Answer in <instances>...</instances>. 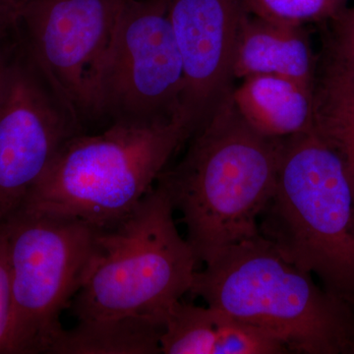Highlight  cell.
I'll return each mask as SVG.
<instances>
[{
    "instance_id": "cell-10",
    "label": "cell",
    "mask_w": 354,
    "mask_h": 354,
    "mask_svg": "<svg viewBox=\"0 0 354 354\" xmlns=\"http://www.w3.org/2000/svg\"><path fill=\"white\" fill-rule=\"evenodd\" d=\"M183 58V113L195 132L234 88V57L244 14L242 0H167Z\"/></svg>"
},
{
    "instance_id": "cell-4",
    "label": "cell",
    "mask_w": 354,
    "mask_h": 354,
    "mask_svg": "<svg viewBox=\"0 0 354 354\" xmlns=\"http://www.w3.org/2000/svg\"><path fill=\"white\" fill-rule=\"evenodd\" d=\"M260 234L354 309V190L341 156L316 130L283 139Z\"/></svg>"
},
{
    "instance_id": "cell-3",
    "label": "cell",
    "mask_w": 354,
    "mask_h": 354,
    "mask_svg": "<svg viewBox=\"0 0 354 354\" xmlns=\"http://www.w3.org/2000/svg\"><path fill=\"white\" fill-rule=\"evenodd\" d=\"M194 134L183 114L115 120L104 132L67 140L21 208L113 227L155 185L172 156Z\"/></svg>"
},
{
    "instance_id": "cell-17",
    "label": "cell",
    "mask_w": 354,
    "mask_h": 354,
    "mask_svg": "<svg viewBox=\"0 0 354 354\" xmlns=\"http://www.w3.org/2000/svg\"><path fill=\"white\" fill-rule=\"evenodd\" d=\"M11 322H12V288L6 228L0 221V354H11Z\"/></svg>"
},
{
    "instance_id": "cell-12",
    "label": "cell",
    "mask_w": 354,
    "mask_h": 354,
    "mask_svg": "<svg viewBox=\"0 0 354 354\" xmlns=\"http://www.w3.org/2000/svg\"><path fill=\"white\" fill-rule=\"evenodd\" d=\"M257 75L285 77L315 88V62L302 26L244 14L235 46L234 80Z\"/></svg>"
},
{
    "instance_id": "cell-13",
    "label": "cell",
    "mask_w": 354,
    "mask_h": 354,
    "mask_svg": "<svg viewBox=\"0 0 354 354\" xmlns=\"http://www.w3.org/2000/svg\"><path fill=\"white\" fill-rule=\"evenodd\" d=\"M241 118L269 138L286 139L315 129L314 88L285 77L251 76L232 88Z\"/></svg>"
},
{
    "instance_id": "cell-1",
    "label": "cell",
    "mask_w": 354,
    "mask_h": 354,
    "mask_svg": "<svg viewBox=\"0 0 354 354\" xmlns=\"http://www.w3.org/2000/svg\"><path fill=\"white\" fill-rule=\"evenodd\" d=\"M191 137L180 162L157 183L183 216L186 241L206 265L260 234L261 215L276 188L283 139L253 129L232 95Z\"/></svg>"
},
{
    "instance_id": "cell-2",
    "label": "cell",
    "mask_w": 354,
    "mask_h": 354,
    "mask_svg": "<svg viewBox=\"0 0 354 354\" xmlns=\"http://www.w3.org/2000/svg\"><path fill=\"white\" fill-rule=\"evenodd\" d=\"M191 295L271 333L291 353L354 354V309L260 234L197 271Z\"/></svg>"
},
{
    "instance_id": "cell-5",
    "label": "cell",
    "mask_w": 354,
    "mask_h": 354,
    "mask_svg": "<svg viewBox=\"0 0 354 354\" xmlns=\"http://www.w3.org/2000/svg\"><path fill=\"white\" fill-rule=\"evenodd\" d=\"M162 186L113 227L99 230L94 259L72 307L77 320L136 317L164 326L189 293L199 263L179 234Z\"/></svg>"
},
{
    "instance_id": "cell-15",
    "label": "cell",
    "mask_w": 354,
    "mask_h": 354,
    "mask_svg": "<svg viewBox=\"0 0 354 354\" xmlns=\"http://www.w3.org/2000/svg\"><path fill=\"white\" fill-rule=\"evenodd\" d=\"M314 97L315 130L341 156L354 190V72L330 60Z\"/></svg>"
},
{
    "instance_id": "cell-8",
    "label": "cell",
    "mask_w": 354,
    "mask_h": 354,
    "mask_svg": "<svg viewBox=\"0 0 354 354\" xmlns=\"http://www.w3.org/2000/svg\"><path fill=\"white\" fill-rule=\"evenodd\" d=\"M124 2L27 0L23 8L35 62L77 123L99 116L102 69Z\"/></svg>"
},
{
    "instance_id": "cell-20",
    "label": "cell",
    "mask_w": 354,
    "mask_h": 354,
    "mask_svg": "<svg viewBox=\"0 0 354 354\" xmlns=\"http://www.w3.org/2000/svg\"><path fill=\"white\" fill-rule=\"evenodd\" d=\"M9 67H10V64H7L6 57H3L1 50H0V95H1L2 90H3Z\"/></svg>"
},
{
    "instance_id": "cell-9",
    "label": "cell",
    "mask_w": 354,
    "mask_h": 354,
    "mask_svg": "<svg viewBox=\"0 0 354 354\" xmlns=\"http://www.w3.org/2000/svg\"><path fill=\"white\" fill-rule=\"evenodd\" d=\"M79 134L57 95L29 68L10 64L0 95V221L24 204L59 149Z\"/></svg>"
},
{
    "instance_id": "cell-16",
    "label": "cell",
    "mask_w": 354,
    "mask_h": 354,
    "mask_svg": "<svg viewBox=\"0 0 354 354\" xmlns=\"http://www.w3.org/2000/svg\"><path fill=\"white\" fill-rule=\"evenodd\" d=\"M344 0H242L247 13L283 24L335 19L342 12Z\"/></svg>"
},
{
    "instance_id": "cell-11",
    "label": "cell",
    "mask_w": 354,
    "mask_h": 354,
    "mask_svg": "<svg viewBox=\"0 0 354 354\" xmlns=\"http://www.w3.org/2000/svg\"><path fill=\"white\" fill-rule=\"evenodd\" d=\"M164 354L290 353L278 337L215 307L179 300L165 318Z\"/></svg>"
},
{
    "instance_id": "cell-7",
    "label": "cell",
    "mask_w": 354,
    "mask_h": 354,
    "mask_svg": "<svg viewBox=\"0 0 354 354\" xmlns=\"http://www.w3.org/2000/svg\"><path fill=\"white\" fill-rule=\"evenodd\" d=\"M184 90L167 0H125L102 69L99 116L115 121L183 115Z\"/></svg>"
},
{
    "instance_id": "cell-14",
    "label": "cell",
    "mask_w": 354,
    "mask_h": 354,
    "mask_svg": "<svg viewBox=\"0 0 354 354\" xmlns=\"http://www.w3.org/2000/svg\"><path fill=\"white\" fill-rule=\"evenodd\" d=\"M164 326L136 317L79 320L50 353L158 354Z\"/></svg>"
},
{
    "instance_id": "cell-18",
    "label": "cell",
    "mask_w": 354,
    "mask_h": 354,
    "mask_svg": "<svg viewBox=\"0 0 354 354\" xmlns=\"http://www.w3.org/2000/svg\"><path fill=\"white\" fill-rule=\"evenodd\" d=\"M335 20L332 59L354 72V6L342 11Z\"/></svg>"
},
{
    "instance_id": "cell-19",
    "label": "cell",
    "mask_w": 354,
    "mask_h": 354,
    "mask_svg": "<svg viewBox=\"0 0 354 354\" xmlns=\"http://www.w3.org/2000/svg\"><path fill=\"white\" fill-rule=\"evenodd\" d=\"M27 0H0V34L20 23Z\"/></svg>"
},
{
    "instance_id": "cell-6",
    "label": "cell",
    "mask_w": 354,
    "mask_h": 354,
    "mask_svg": "<svg viewBox=\"0 0 354 354\" xmlns=\"http://www.w3.org/2000/svg\"><path fill=\"white\" fill-rule=\"evenodd\" d=\"M3 223L12 288L11 354L50 353L65 330L60 315L87 278L99 230L24 208Z\"/></svg>"
}]
</instances>
